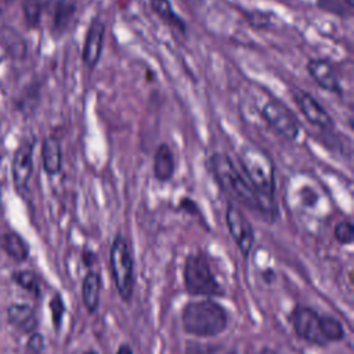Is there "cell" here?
Instances as JSON below:
<instances>
[{"label":"cell","mask_w":354,"mask_h":354,"mask_svg":"<svg viewBox=\"0 0 354 354\" xmlns=\"http://www.w3.org/2000/svg\"><path fill=\"white\" fill-rule=\"evenodd\" d=\"M12 281L21 286L24 290L30 293L33 297L39 299L41 296V288L37 275L29 270H18L12 272Z\"/></svg>","instance_id":"cell-20"},{"label":"cell","mask_w":354,"mask_h":354,"mask_svg":"<svg viewBox=\"0 0 354 354\" xmlns=\"http://www.w3.org/2000/svg\"><path fill=\"white\" fill-rule=\"evenodd\" d=\"M295 333L304 342L315 346H328L324 330V315L308 306H296L288 315Z\"/></svg>","instance_id":"cell-6"},{"label":"cell","mask_w":354,"mask_h":354,"mask_svg":"<svg viewBox=\"0 0 354 354\" xmlns=\"http://www.w3.org/2000/svg\"><path fill=\"white\" fill-rule=\"evenodd\" d=\"M76 7L69 0H58L54 6L53 12V30L55 33H62L69 26L71 21L73 19Z\"/></svg>","instance_id":"cell-19"},{"label":"cell","mask_w":354,"mask_h":354,"mask_svg":"<svg viewBox=\"0 0 354 354\" xmlns=\"http://www.w3.org/2000/svg\"><path fill=\"white\" fill-rule=\"evenodd\" d=\"M225 354H238L236 351H228V353H225Z\"/></svg>","instance_id":"cell-33"},{"label":"cell","mask_w":354,"mask_h":354,"mask_svg":"<svg viewBox=\"0 0 354 354\" xmlns=\"http://www.w3.org/2000/svg\"><path fill=\"white\" fill-rule=\"evenodd\" d=\"M116 354H134V353H133V350L130 348L129 344H120Z\"/></svg>","instance_id":"cell-28"},{"label":"cell","mask_w":354,"mask_h":354,"mask_svg":"<svg viewBox=\"0 0 354 354\" xmlns=\"http://www.w3.org/2000/svg\"><path fill=\"white\" fill-rule=\"evenodd\" d=\"M44 4H46V0H24L22 1V12L29 26H36L39 24Z\"/></svg>","instance_id":"cell-21"},{"label":"cell","mask_w":354,"mask_h":354,"mask_svg":"<svg viewBox=\"0 0 354 354\" xmlns=\"http://www.w3.org/2000/svg\"><path fill=\"white\" fill-rule=\"evenodd\" d=\"M101 292V275L97 271H88L82 282V300L86 310L94 314L100 304Z\"/></svg>","instance_id":"cell-16"},{"label":"cell","mask_w":354,"mask_h":354,"mask_svg":"<svg viewBox=\"0 0 354 354\" xmlns=\"http://www.w3.org/2000/svg\"><path fill=\"white\" fill-rule=\"evenodd\" d=\"M220 346L212 343H198L188 342L185 346V354H217Z\"/></svg>","instance_id":"cell-24"},{"label":"cell","mask_w":354,"mask_h":354,"mask_svg":"<svg viewBox=\"0 0 354 354\" xmlns=\"http://www.w3.org/2000/svg\"><path fill=\"white\" fill-rule=\"evenodd\" d=\"M263 119L285 140L295 141L300 136V123L289 108L278 101H267L261 106Z\"/></svg>","instance_id":"cell-7"},{"label":"cell","mask_w":354,"mask_h":354,"mask_svg":"<svg viewBox=\"0 0 354 354\" xmlns=\"http://www.w3.org/2000/svg\"><path fill=\"white\" fill-rule=\"evenodd\" d=\"M181 325L185 333L198 337L217 336L228 326V313L213 299L192 300L183 307Z\"/></svg>","instance_id":"cell-3"},{"label":"cell","mask_w":354,"mask_h":354,"mask_svg":"<svg viewBox=\"0 0 354 354\" xmlns=\"http://www.w3.org/2000/svg\"><path fill=\"white\" fill-rule=\"evenodd\" d=\"M306 69L311 79L317 83L318 87L328 93H333L340 95L343 93V87L339 79V75L333 65L324 58H310L306 64Z\"/></svg>","instance_id":"cell-12"},{"label":"cell","mask_w":354,"mask_h":354,"mask_svg":"<svg viewBox=\"0 0 354 354\" xmlns=\"http://www.w3.org/2000/svg\"><path fill=\"white\" fill-rule=\"evenodd\" d=\"M7 319L21 333H33L37 329V317L32 307L25 303H12L7 308Z\"/></svg>","instance_id":"cell-14"},{"label":"cell","mask_w":354,"mask_h":354,"mask_svg":"<svg viewBox=\"0 0 354 354\" xmlns=\"http://www.w3.org/2000/svg\"><path fill=\"white\" fill-rule=\"evenodd\" d=\"M84 354H98L97 351H94V350H90V351H86Z\"/></svg>","instance_id":"cell-32"},{"label":"cell","mask_w":354,"mask_h":354,"mask_svg":"<svg viewBox=\"0 0 354 354\" xmlns=\"http://www.w3.org/2000/svg\"><path fill=\"white\" fill-rule=\"evenodd\" d=\"M239 163L245 178L256 191L267 210L274 218L278 216L275 202V166L271 156L261 148L246 144L239 151Z\"/></svg>","instance_id":"cell-2"},{"label":"cell","mask_w":354,"mask_h":354,"mask_svg":"<svg viewBox=\"0 0 354 354\" xmlns=\"http://www.w3.org/2000/svg\"><path fill=\"white\" fill-rule=\"evenodd\" d=\"M151 10L171 29L185 35L187 33V24L185 21L174 11L173 4L170 0H149Z\"/></svg>","instance_id":"cell-17"},{"label":"cell","mask_w":354,"mask_h":354,"mask_svg":"<svg viewBox=\"0 0 354 354\" xmlns=\"http://www.w3.org/2000/svg\"><path fill=\"white\" fill-rule=\"evenodd\" d=\"M333 236L340 245H351L354 241V225L350 220L339 221L333 228Z\"/></svg>","instance_id":"cell-22"},{"label":"cell","mask_w":354,"mask_h":354,"mask_svg":"<svg viewBox=\"0 0 354 354\" xmlns=\"http://www.w3.org/2000/svg\"><path fill=\"white\" fill-rule=\"evenodd\" d=\"M33 149L35 138L26 137L17 147L12 162H11V176L15 189L25 191L29 180L33 174Z\"/></svg>","instance_id":"cell-9"},{"label":"cell","mask_w":354,"mask_h":354,"mask_svg":"<svg viewBox=\"0 0 354 354\" xmlns=\"http://www.w3.org/2000/svg\"><path fill=\"white\" fill-rule=\"evenodd\" d=\"M257 354H278V353L274 351V350H271V348H268V347H264V348H261Z\"/></svg>","instance_id":"cell-30"},{"label":"cell","mask_w":354,"mask_h":354,"mask_svg":"<svg viewBox=\"0 0 354 354\" xmlns=\"http://www.w3.org/2000/svg\"><path fill=\"white\" fill-rule=\"evenodd\" d=\"M178 209L185 210V212H188L189 214H201V213H199V209H198V206H196V203H195L192 199H189V198L181 199Z\"/></svg>","instance_id":"cell-27"},{"label":"cell","mask_w":354,"mask_h":354,"mask_svg":"<svg viewBox=\"0 0 354 354\" xmlns=\"http://www.w3.org/2000/svg\"><path fill=\"white\" fill-rule=\"evenodd\" d=\"M225 224L242 257L246 260L254 242V231L250 221L235 205L228 203L225 210Z\"/></svg>","instance_id":"cell-8"},{"label":"cell","mask_w":354,"mask_h":354,"mask_svg":"<svg viewBox=\"0 0 354 354\" xmlns=\"http://www.w3.org/2000/svg\"><path fill=\"white\" fill-rule=\"evenodd\" d=\"M207 166L220 188L234 201L259 214L263 220L274 223V217L267 210L249 181L241 174L231 158L224 152H214L207 159Z\"/></svg>","instance_id":"cell-1"},{"label":"cell","mask_w":354,"mask_h":354,"mask_svg":"<svg viewBox=\"0 0 354 354\" xmlns=\"http://www.w3.org/2000/svg\"><path fill=\"white\" fill-rule=\"evenodd\" d=\"M1 158H3V156H1V151H0V162H1Z\"/></svg>","instance_id":"cell-34"},{"label":"cell","mask_w":354,"mask_h":354,"mask_svg":"<svg viewBox=\"0 0 354 354\" xmlns=\"http://www.w3.org/2000/svg\"><path fill=\"white\" fill-rule=\"evenodd\" d=\"M176 173V159L171 148L166 142H160L153 152L152 174L160 183H167Z\"/></svg>","instance_id":"cell-13"},{"label":"cell","mask_w":354,"mask_h":354,"mask_svg":"<svg viewBox=\"0 0 354 354\" xmlns=\"http://www.w3.org/2000/svg\"><path fill=\"white\" fill-rule=\"evenodd\" d=\"M44 350V337L37 330L30 333L26 343L28 354H41Z\"/></svg>","instance_id":"cell-25"},{"label":"cell","mask_w":354,"mask_h":354,"mask_svg":"<svg viewBox=\"0 0 354 354\" xmlns=\"http://www.w3.org/2000/svg\"><path fill=\"white\" fill-rule=\"evenodd\" d=\"M41 166L46 174L57 176L62 169V149L55 136H48L41 142Z\"/></svg>","instance_id":"cell-15"},{"label":"cell","mask_w":354,"mask_h":354,"mask_svg":"<svg viewBox=\"0 0 354 354\" xmlns=\"http://www.w3.org/2000/svg\"><path fill=\"white\" fill-rule=\"evenodd\" d=\"M83 259L86 260V266H91V263H93V260L95 259V256H94V253H91V252H84V253H83Z\"/></svg>","instance_id":"cell-29"},{"label":"cell","mask_w":354,"mask_h":354,"mask_svg":"<svg viewBox=\"0 0 354 354\" xmlns=\"http://www.w3.org/2000/svg\"><path fill=\"white\" fill-rule=\"evenodd\" d=\"M109 270L119 297L129 303L134 293V261L127 239L116 234L109 249Z\"/></svg>","instance_id":"cell-4"},{"label":"cell","mask_w":354,"mask_h":354,"mask_svg":"<svg viewBox=\"0 0 354 354\" xmlns=\"http://www.w3.org/2000/svg\"><path fill=\"white\" fill-rule=\"evenodd\" d=\"M343 3H346V6H347L348 8L353 7V0H343Z\"/></svg>","instance_id":"cell-31"},{"label":"cell","mask_w":354,"mask_h":354,"mask_svg":"<svg viewBox=\"0 0 354 354\" xmlns=\"http://www.w3.org/2000/svg\"><path fill=\"white\" fill-rule=\"evenodd\" d=\"M3 250L17 263H22L29 256V245L18 232H6L1 236Z\"/></svg>","instance_id":"cell-18"},{"label":"cell","mask_w":354,"mask_h":354,"mask_svg":"<svg viewBox=\"0 0 354 354\" xmlns=\"http://www.w3.org/2000/svg\"><path fill=\"white\" fill-rule=\"evenodd\" d=\"M246 18H248L249 24L257 29H264L271 24L270 15H267L266 12H261V11L246 12Z\"/></svg>","instance_id":"cell-26"},{"label":"cell","mask_w":354,"mask_h":354,"mask_svg":"<svg viewBox=\"0 0 354 354\" xmlns=\"http://www.w3.org/2000/svg\"><path fill=\"white\" fill-rule=\"evenodd\" d=\"M50 313H51V321H53V325H54V329L58 330L61 328V324H62V318L65 315V303H64V299L59 293H55L53 296V299L50 300Z\"/></svg>","instance_id":"cell-23"},{"label":"cell","mask_w":354,"mask_h":354,"mask_svg":"<svg viewBox=\"0 0 354 354\" xmlns=\"http://www.w3.org/2000/svg\"><path fill=\"white\" fill-rule=\"evenodd\" d=\"M293 100L299 106L301 115L313 126L325 129V130H332L335 127V122L332 116L308 91H304V90L296 91L293 94Z\"/></svg>","instance_id":"cell-11"},{"label":"cell","mask_w":354,"mask_h":354,"mask_svg":"<svg viewBox=\"0 0 354 354\" xmlns=\"http://www.w3.org/2000/svg\"><path fill=\"white\" fill-rule=\"evenodd\" d=\"M104 39H105V24L98 17H94L87 26L84 43H83V51H82V59L86 68L93 69L98 65L102 54Z\"/></svg>","instance_id":"cell-10"},{"label":"cell","mask_w":354,"mask_h":354,"mask_svg":"<svg viewBox=\"0 0 354 354\" xmlns=\"http://www.w3.org/2000/svg\"><path fill=\"white\" fill-rule=\"evenodd\" d=\"M185 290L192 296H223V286L216 279L206 256L201 252L187 256L183 268Z\"/></svg>","instance_id":"cell-5"}]
</instances>
